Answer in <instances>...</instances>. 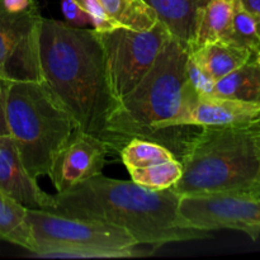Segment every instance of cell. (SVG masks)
I'll list each match as a JSON object with an SVG mask.
<instances>
[{
	"label": "cell",
	"instance_id": "obj_31",
	"mask_svg": "<svg viewBox=\"0 0 260 260\" xmlns=\"http://www.w3.org/2000/svg\"><path fill=\"white\" fill-rule=\"evenodd\" d=\"M256 51H260V46H259V47H258V50H256Z\"/></svg>",
	"mask_w": 260,
	"mask_h": 260
},
{
	"label": "cell",
	"instance_id": "obj_20",
	"mask_svg": "<svg viewBox=\"0 0 260 260\" xmlns=\"http://www.w3.org/2000/svg\"><path fill=\"white\" fill-rule=\"evenodd\" d=\"M182 172V162L177 157L159 164L128 170L134 182L157 190L172 188L180 179Z\"/></svg>",
	"mask_w": 260,
	"mask_h": 260
},
{
	"label": "cell",
	"instance_id": "obj_2",
	"mask_svg": "<svg viewBox=\"0 0 260 260\" xmlns=\"http://www.w3.org/2000/svg\"><path fill=\"white\" fill-rule=\"evenodd\" d=\"M53 200V212L111 223L127 231L139 245H149L152 250L169 243L210 236L183 221L180 194L173 188L151 189L132 179H112L99 174L57 193Z\"/></svg>",
	"mask_w": 260,
	"mask_h": 260
},
{
	"label": "cell",
	"instance_id": "obj_25",
	"mask_svg": "<svg viewBox=\"0 0 260 260\" xmlns=\"http://www.w3.org/2000/svg\"><path fill=\"white\" fill-rule=\"evenodd\" d=\"M9 135L7 124V96H5V79L0 76V136Z\"/></svg>",
	"mask_w": 260,
	"mask_h": 260
},
{
	"label": "cell",
	"instance_id": "obj_22",
	"mask_svg": "<svg viewBox=\"0 0 260 260\" xmlns=\"http://www.w3.org/2000/svg\"><path fill=\"white\" fill-rule=\"evenodd\" d=\"M187 81L193 90L202 95H212L216 80L202 68L198 65L192 56L188 55L187 66H185Z\"/></svg>",
	"mask_w": 260,
	"mask_h": 260
},
{
	"label": "cell",
	"instance_id": "obj_6",
	"mask_svg": "<svg viewBox=\"0 0 260 260\" xmlns=\"http://www.w3.org/2000/svg\"><path fill=\"white\" fill-rule=\"evenodd\" d=\"M28 223L37 256L124 258L137 254L134 238L111 223L47 210H28Z\"/></svg>",
	"mask_w": 260,
	"mask_h": 260
},
{
	"label": "cell",
	"instance_id": "obj_14",
	"mask_svg": "<svg viewBox=\"0 0 260 260\" xmlns=\"http://www.w3.org/2000/svg\"><path fill=\"white\" fill-rule=\"evenodd\" d=\"M173 37L189 46L200 10L208 0H144Z\"/></svg>",
	"mask_w": 260,
	"mask_h": 260
},
{
	"label": "cell",
	"instance_id": "obj_17",
	"mask_svg": "<svg viewBox=\"0 0 260 260\" xmlns=\"http://www.w3.org/2000/svg\"><path fill=\"white\" fill-rule=\"evenodd\" d=\"M0 239L35 253L28 208L0 189Z\"/></svg>",
	"mask_w": 260,
	"mask_h": 260
},
{
	"label": "cell",
	"instance_id": "obj_21",
	"mask_svg": "<svg viewBox=\"0 0 260 260\" xmlns=\"http://www.w3.org/2000/svg\"><path fill=\"white\" fill-rule=\"evenodd\" d=\"M229 42L245 47L250 51H256L260 46V36L258 33V18L244 9L239 0H236L235 10L233 15Z\"/></svg>",
	"mask_w": 260,
	"mask_h": 260
},
{
	"label": "cell",
	"instance_id": "obj_3",
	"mask_svg": "<svg viewBox=\"0 0 260 260\" xmlns=\"http://www.w3.org/2000/svg\"><path fill=\"white\" fill-rule=\"evenodd\" d=\"M189 46L170 37L142 80L119 99L107 119V141L119 152L135 137L159 142L179 159L200 127H173L187 98Z\"/></svg>",
	"mask_w": 260,
	"mask_h": 260
},
{
	"label": "cell",
	"instance_id": "obj_4",
	"mask_svg": "<svg viewBox=\"0 0 260 260\" xmlns=\"http://www.w3.org/2000/svg\"><path fill=\"white\" fill-rule=\"evenodd\" d=\"M179 160L182 177L172 188L180 197H260V121L246 126L200 127Z\"/></svg>",
	"mask_w": 260,
	"mask_h": 260
},
{
	"label": "cell",
	"instance_id": "obj_8",
	"mask_svg": "<svg viewBox=\"0 0 260 260\" xmlns=\"http://www.w3.org/2000/svg\"><path fill=\"white\" fill-rule=\"evenodd\" d=\"M179 213L196 230H235L260 238V197L240 194L182 196Z\"/></svg>",
	"mask_w": 260,
	"mask_h": 260
},
{
	"label": "cell",
	"instance_id": "obj_18",
	"mask_svg": "<svg viewBox=\"0 0 260 260\" xmlns=\"http://www.w3.org/2000/svg\"><path fill=\"white\" fill-rule=\"evenodd\" d=\"M108 17L119 27L146 30L154 27L157 15L144 0H98Z\"/></svg>",
	"mask_w": 260,
	"mask_h": 260
},
{
	"label": "cell",
	"instance_id": "obj_10",
	"mask_svg": "<svg viewBox=\"0 0 260 260\" xmlns=\"http://www.w3.org/2000/svg\"><path fill=\"white\" fill-rule=\"evenodd\" d=\"M113 151L107 140L79 128L56 155L48 177L57 193L70 190L102 174L106 157Z\"/></svg>",
	"mask_w": 260,
	"mask_h": 260
},
{
	"label": "cell",
	"instance_id": "obj_27",
	"mask_svg": "<svg viewBox=\"0 0 260 260\" xmlns=\"http://www.w3.org/2000/svg\"><path fill=\"white\" fill-rule=\"evenodd\" d=\"M241 7L260 19V0H239Z\"/></svg>",
	"mask_w": 260,
	"mask_h": 260
},
{
	"label": "cell",
	"instance_id": "obj_23",
	"mask_svg": "<svg viewBox=\"0 0 260 260\" xmlns=\"http://www.w3.org/2000/svg\"><path fill=\"white\" fill-rule=\"evenodd\" d=\"M84 9L86 10V13L90 17V23L94 27L93 29H95L96 32H104V30L119 27L108 17V14H107L106 10L103 9V7H102L98 0H86Z\"/></svg>",
	"mask_w": 260,
	"mask_h": 260
},
{
	"label": "cell",
	"instance_id": "obj_28",
	"mask_svg": "<svg viewBox=\"0 0 260 260\" xmlns=\"http://www.w3.org/2000/svg\"><path fill=\"white\" fill-rule=\"evenodd\" d=\"M253 56H254V58H255V60L260 63V51H254Z\"/></svg>",
	"mask_w": 260,
	"mask_h": 260
},
{
	"label": "cell",
	"instance_id": "obj_29",
	"mask_svg": "<svg viewBox=\"0 0 260 260\" xmlns=\"http://www.w3.org/2000/svg\"><path fill=\"white\" fill-rule=\"evenodd\" d=\"M74 2H76V3H78V4L80 5L81 8H84V7H85V3H86V0H74Z\"/></svg>",
	"mask_w": 260,
	"mask_h": 260
},
{
	"label": "cell",
	"instance_id": "obj_12",
	"mask_svg": "<svg viewBox=\"0 0 260 260\" xmlns=\"http://www.w3.org/2000/svg\"><path fill=\"white\" fill-rule=\"evenodd\" d=\"M0 189L28 210L53 211V196L43 192L23 164L9 135L0 136Z\"/></svg>",
	"mask_w": 260,
	"mask_h": 260
},
{
	"label": "cell",
	"instance_id": "obj_13",
	"mask_svg": "<svg viewBox=\"0 0 260 260\" xmlns=\"http://www.w3.org/2000/svg\"><path fill=\"white\" fill-rule=\"evenodd\" d=\"M189 55L217 81L248 62L253 51L229 41H215L189 48Z\"/></svg>",
	"mask_w": 260,
	"mask_h": 260
},
{
	"label": "cell",
	"instance_id": "obj_1",
	"mask_svg": "<svg viewBox=\"0 0 260 260\" xmlns=\"http://www.w3.org/2000/svg\"><path fill=\"white\" fill-rule=\"evenodd\" d=\"M38 56L41 81L79 128L107 140V119L116 101L109 90L98 32L42 18Z\"/></svg>",
	"mask_w": 260,
	"mask_h": 260
},
{
	"label": "cell",
	"instance_id": "obj_7",
	"mask_svg": "<svg viewBox=\"0 0 260 260\" xmlns=\"http://www.w3.org/2000/svg\"><path fill=\"white\" fill-rule=\"evenodd\" d=\"M98 36L103 46L109 90L117 103L149 73L172 33L157 22L146 30L116 27L98 32Z\"/></svg>",
	"mask_w": 260,
	"mask_h": 260
},
{
	"label": "cell",
	"instance_id": "obj_24",
	"mask_svg": "<svg viewBox=\"0 0 260 260\" xmlns=\"http://www.w3.org/2000/svg\"><path fill=\"white\" fill-rule=\"evenodd\" d=\"M61 7H62V13L66 18V23L69 24L75 25V27H85V25L91 24L90 17L86 10L74 0H62Z\"/></svg>",
	"mask_w": 260,
	"mask_h": 260
},
{
	"label": "cell",
	"instance_id": "obj_15",
	"mask_svg": "<svg viewBox=\"0 0 260 260\" xmlns=\"http://www.w3.org/2000/svg\"><path fill=\"white\" fill-rule=\"evenodd\" d=\"M236 0H208L200 10L189 48L215 41H228Z\"/></svg>",
	"mask_w": 260,
	"mask_h": 260
},
{
	"label": "cell",
	"instance_id": "obj_30",
	"mask_svg": "<svg viewBox=\"0 0 260 260\" xmlns=\"http://www.w3.org/2000/svg\"><path fill=\"white\" fill-rule=\"evenodd\" d=\"M258 33L260 36V19H258Z\"/></svg>",
	"mask_w": 260,
	"mask_h": 260
},
{
	"label": "cell",
	"instance_id": "obj_9",
	"mask_svg": "<svg viewBox=\"0 0 260 260\" xmlns=\"http://www.w3.org/2000/svg\"><path fill=\"white\" fill-rule=\"evenodd\" d=\"M38 5L10 13L0 4V76L12 80L41 81Z\"/></svg>",
	"mask_w": 260,
	"mask_h": 260
},
{
	"label": "cell",
	"instance_id": "obj_5",
	"mask_svg": "<svg viewBox=\"0 0 260 260\" xmlns=\"http://www.w3.org/2000/svg\"><path fill=\"white\" fill-rule=\"evenodd\" d=\"M7 124L33 178L50 175L53 160L79 129L75 119L42 81L5 79Z\"/></svg>",
	"mask_w": 260,
	"mask_h": 260
},
{
	"label": "cell",
	"instance_id": "obj_26",
	"mask_svg": "<svg viewBox=\"0 0 260 260\" xmlns=\"http://www.w3.org/2000/svg\"><path fill=\"white\" fill-rule=\"evenodd\" d=\"M0 4L10 13H19L29 9L36 4L35 0H0Z\"/></svg>",
	"mask_w": 260,
	"mask_h": 260
},
{
	"label": "cell",
	"instance_id": "obj_11",
	"mask_svg": "<svg viewBox=\"0 0 260 260\" xmlns=\"http://www.w3.org/2000/svg\"><path fill=\"white\" fill-rule=\"evenodd\" d=\"M259 121L260 103L217 95H202L196 93L189 85L184 106L173 127L246 126Z\"/></svg>",
	"mask_w": 260,
	"mask_h": 260
},
{
	"label": "cell",
	"instance_id": "obj_16",
	"mask_svg": "<svg viewBox=\"0 0 260 260\" xmlns=\"http://www.w3.org/2000/svg\"><path fill=\"white\" fill-rule=\"evenodd\" d=\"M212 95L260 103V63L254 56L233 73L218 79Z\"/></svg>",
	"mask_w": 260,
	"mask_h": 260
},
{
	"label": "cell",
	"instance_id": "obj_19",
	"mask_svg": "<svg viewBox=\"0 0 260 260\" xmlns=\"http://www.w3.org/2000/svg\"><path fill=\"white\" fill-rule=\"evenodd\" d=\"M119 155L127 170L159 164L177 157L164 145L140 137L127 141L119 150Z\"/></svg>",
	"mask_w": 260,
	"mask_h": 260
}]
</instances>
